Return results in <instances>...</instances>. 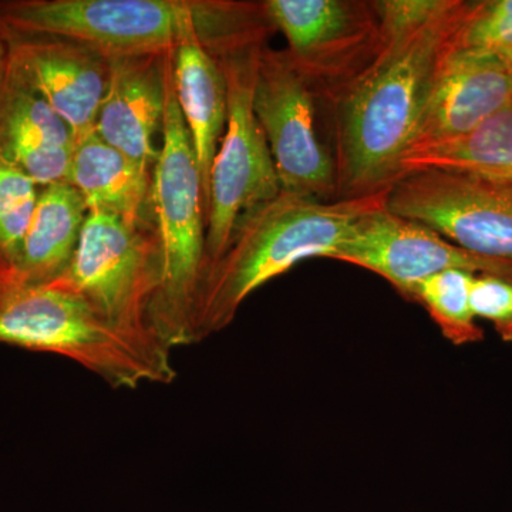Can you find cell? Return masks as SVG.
<instances>
[{"label":"cell","mask_w":512,"mask_h":512,"mask_svg":"<svg viewBox=\"0 0 512 512\" xmlns=\"http://www.w3.org/2000/svg\"><path fill=\"white\" fill-rule=\"evenodd\" d=\"M160 275L153 228L136 227L107 212L89 211L72 264L56 281L80 293L120 332L164 348L148 328V309L160 286Z\"/></svg>","instance_id":"obj_7"},{"label":"cell","mask_w":512,"mask_h":512,"mask_svg":"<svg viewBox=\"0 0 512 512\" xmlns=\"http://www.w3.org/2000/svg\"><path fill=\"white\" fill-rule=\"evenodd\" d=\"M387 190L329 201L281 191L245 215L227 251L202 274L195 343L227 329L242 303L272 279L305 259L329 258L362 215L386 204Z\"/></svg>","instance_id":"obj_3"},{"label":"cell","mask_w":512,"mask_h":512,"mask_svg":"<svg viewBox=\"0 0 512 512\" xmlns=\"http://www.w3.org/2000/svg\"><path fill=\"white\" fill-rule=\"evenodd\" d=\"M9 62V43L8 36H6V30L0 23V84L3 82L5 77L6 69H8Z\"/></svg>","instance_id":"obj_25"},{"label":"cell","mask_w":512,"mask_h":512,"mask_svg":"<svg viewBox=\"0 0 512 512\" xmlns=\"http://www.w3.org/2000/svg\"><path fill=\"white\" fill-rule=\"evenodd\" d=\"M329 259L375 272L403 298L414 285L448 269L512 281V261L474 254L384 205L362 215Z\"/></svg>","instance_id":"obj_11"},{"label":"cell","mask_w":512,"mask_h":512,"mask_svg":"<svg viewBox=\"0 0 512 512\" xmlns=\"http://www.w3.org/2000/svg\"><path fill=\"white\" fill-rule=\"evenodd\" d=\"M266 16L288 40V55L316 96L332 103L383 47L375 3L266 0Z\"/></svg>","instance_id":"obj_8"},{"label":"cell","mask_w":512,"mask_h":512,"mask_svg":"<svg viewBox=\"0 0 512 512\" xmlns=\"http://www.w3.org/2000/svg\"><path fill=\"white\" fill-rule=\"evenodd\" d=\"M151 212L161 275L148 309V328L165 349L173 352L195 343L194 303L204 272L207 235L201 174L175 97L173 64L160 156L151 183Z\"/></svg>","instance_id":"obj_5"},{"label":"cell","mask_w":512,"mask_h":512,"mask_svg":"<svg viewBox=\"0 0 512 512\" xmlns=\"http://www.w3.org/2000/svg\"><path fill=\"white\" fill-rule=\"evenodd\" d=\"M39 192L29 175L0 157V282L12 278Z\"/></svg>","instance_id":"obj_21"},{"label":"cell","mask_w":512,"mask_h":512,"mask_svg":"<svg viewBox=\"0 0 512 512\" xmlns=\"http://www.w3.org/2000/svg\"><path fill=\"white\" fill-rule=\"evenodd\" d=\"M447 0H382L375 3L382 39L406 35L429 22Z\"/></svg>","instance_id":"obj_24"},{"label":"cell","mask_w":512,"mask_h":512,"mask_svg":"<svg viewBox=\"0 0 512 512\" xmlns=\"http://www.w3.org/2000/svg\"><path fill=\"white\" fill-rule=\"evenodd\" d=\"M474 276L448 269L414 285L406 296L407 301L420 303L426 309L444 339L454 346L473 345L484 339V330L477 325L471 308Z\"/></svg>","instance_id":"obj_20"},{"label":"cell","mask_w":512,"mask_h":512,"mask_svg":"<svg viewBox=\"0 0 512 512\" xmlns=\"http://www.w3.org/2000/svg\"><path fill=\"white\" fill-rule=\"evenodd\" d=\"M471 308L476 318L493 323L505 343H512V281L476 275L471 284Z\"/></svg>","instance_id":"obj_23"},{"label":"cell","mask_w":512,"mask_h":512,"mask_svg":"<svg viewBox=\"0 0 512 512\" xmlns=\"http://www.w3.org/2000/svg\"><path fill=\"white\" fill-rule=\"evenodd\" d=\"M511 107L512 64L484 50L458 47L453 40L407 151L464 136Z\"/></svg>","instance_id":"obj_13"},{"label":"cell","mask_w":512,"mask_h":512,"mask_svg":"<svg viewBox=\"0 0 512 512\" xmlns=\"http://www.w3.org/2000/svg\"><path fill=\"white\" fill-rule=\"evenodd\" d=\"M171 55L113 57L94 133L148 171L154 170L163 133Z\"/></svg>","instance_id":"obj_14"},{"label":"cell","mask_w":512,"mask_h":512,"mask_svg":"<svg viewBox=\"0 0 512 512\" xmlns=\"http://www.w3.org/2000/svg\"><path fill=\"white\" fill-rule=\"evenodd\" d=\"M454 45L484 50L512 64V0L470 2Z\"/></svg>","instance_id":"obj_22"},{"label":"cell","mask_w":512,"mask_h":512,"mask_svg":"<svg viewBox=\"0 0 512 512\" xmlns=\"http://www.w3.org/2000/svg\"><path fill=\"white\" fill-rule=\"evenodd\" d=\"M89 208L82 194L63 181L40 188L15 271L8 282L49 284L72 264Z\"/></svg>","instance_id":"obj_18"},{"label":"cell","mask_w":512,"mask_h":512,"mask_svg":"<svg viewBox=\"0 0 512 512\" xmlns=\"http://www.w3.org/2000/svg\"><path fill=\"white\" fill-rule=\"evenodd\" d=\"M316 97L286 50L268 45L262 49L256 70L254 111L271 151L281 191L329 201L338 194V177L335 160L316 136Z\"/></svg>","instance_id":"obj_10"},{"label":"cell","mask_w":512,"mask_h":512,"mask_svg":"<svg viewBox=\"0 0 512 512\" xmlns=\"http://www.w3.org/2000/svg\"><path fill=\"white\" fill-rule=\"evenodd\" d=\"M468 8L470 2L447 0L429 22L383 40L373 63L332 101L336 200L376 194L397 180L441 59Z\"/></svg>","instance_id":"obj_1"},{"label":"cell","mask_w":512,"mask_h":512,"mask_svg":"<svg viewBox=\"0 0 512 512\" xmlns=\"http://www.w3.org/2000/svg\"><path fill=\"white\" fill-rule=\"evenodd\" d=\"M171 59L175 97L197 157L208 215L212 164L227 124V80L218 57L200 42L178 46Z\"/></svg>","instance_id":"obj_16"},{"label":"cell","mask_w":512,"mask_h":512,"mask_svg":"<svg viewBox=\"0 0 512 512\" xmlns=\"http://www.w3.org/2000/svg\"><path fill=\"white\" fill-rule=\"evenodd\" d=\"M76 138L46 100L10 69L0 84V157L40 188L69 183Z\"/></svg>","instance_id":"obj_15"},{"label":"cell","mask_w":512,"mask_h":512,"mask_svg":"<svg viewBox=\"0 0 512 512\" xmlns=\"http://www.w3.org/2000/svg\"><path fill=\"white\" fill-rule=\"evenodd\" d=\"M274 32V28L256 30L215 55L227 80V124L211 170L204 272L227 251L239 221L281 194L254 111L259 56Z\"/></svg>","instance_id":"obj_6"},{"label":"cell","mask_w":512,"mask_h":512,"mask_svg":"<svg viewBox=\"0 0 512 512\" xmlns=\"http://www.w3.org/2000/svg\"><path fill=\"white\" fill-rule=\"evenodd\" d=\"M0 345L66 357L114 389L177 379L170 350L120 332L60 281L0 282Z\"/></svg>","instance_id":"obj_4"},{"label":"cell","mask_w":512,"mask_h":512,"mask_svg":"<svg viewBox=\"0 0 512 512\" xmlns=\"http://www.w3.org/2000/svg\"><path fill=\"white\" fill-rule=\"evenodd\" d=\"M384 208L434 229L474 254L512 261V183L416 171L390 185Z\"/></svg>","instance_id":"obj_9"},{"label":"cell","mask_w":512,"mask_h":512,"mask_svg":"<svg viewBox=\"0 0 512 512\" xmlns=\"http://www.w3.org/2000/svg\"><path fill=\"white\" fill-rule=\"evenodd\" d=\"M69 183L82 194L89 211L107 212L136 227L153 228V171L141 167L96 133L77 141Z\"/></svg>","instance_id":"obj_17"},{"label":"cell","mask_w":512,"mask_h":512,"mask_svg":"<svg viewBox=\"0 0 512 512\" xmlns=\"http://www.w3.org/2000/svg\"><path fill=\"white\" fill-rule=\"evenodd\" d=\"M268 22L262 2L229 0H10L0 23L22 35L63 37L100 55H168L187 42L212 53Z\"/></svg>","instance_id":"obj_2"},{"label":"cell","mask_w":512,"mask_h":512,"mask_svg":"<svg viewBox=\"0 0 512 512\" xmlns=\"http://www.w3.org/2000/svg\"><path fill=\"white\" fill-rule=\"evenodd\" d=\"M5 30L10 69L66 121L76 143L94 133L109 86V59L74 40Z\"/></svg>","instance_id":"obj_12"},{"label":"cell","mask_w":512,"mask_h":512,"mask_svg":"<svg viewBox=\"0 0 512 512\" xmlns=\"http://www.w3.org/2000/svg\"><path fill=\"white\" fill-rule=\"evenodd\" d=\"M439 170L512 183V107L464 136L412 148L399 164V177Z\"/></svg>","instance_id":"obj_19"}]
</instances>
